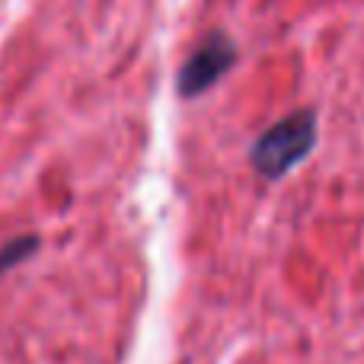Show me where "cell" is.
Here are the masks:
<instances>
[{"label": "cell", "mask_w": 364, "mask_h": 364, "mask_svg": "<svg viewBox=\"0 0 364 364\" xmlns=\"http://www.w3.org/2000/svg\"><path fill=\"white\" fill-rule=\"evenodd\" d=\"M237 64V42L227 32H211L192 48V55L186 58L179 70V96H198L205 90H211L227 70Z\"/></svg>", "instance_id": "obj_2"}, {"label": "cell", "mask_w": 364, "mask_h": 364, "mask_svg": "<svg viewBox=\"0 0 364 364\" xmlns=\"http://www.w3.org/2000/svg\"><path fill=\"white\" fill-rule=\"evenodd\" d=\"M36 250H38V237H19V240H10L6 246H0V275L10 272L13 265L26 262Z\"/></svg>", "instance_id": "obj_3"}, {"label": "cell", "mask_w": 364, "mask_h": 364, "mask_svg": "<svg viewBox=\"0 0 364 364\" xmlns=\"http://www.w3.org/2000/svg\"><path fill=\"white\" fill-rule=\"evenodd\" d=\"M314 144H316V115L310 109H297V112L278 119L275 125L259 134V141L250 151V160L259 176L282 179L297 164H304L310 157Z\"/></svg>", "instance_id": "obj_1"}]
</instances>
